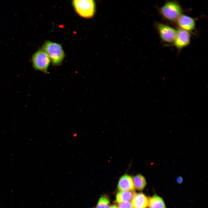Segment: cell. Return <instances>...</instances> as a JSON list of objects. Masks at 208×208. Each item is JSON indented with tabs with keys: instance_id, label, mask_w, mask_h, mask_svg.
I'll return each mask as SVG.
<instances>
[{
	"instance_id": "6da1fadb",
	"label": "cell",
	"mask_w": 208,
	"mask_h": 208,
	"mask_svg": "<svg viewBox=\"0 0 208 208\" xmlns=\"http://www.w3.org/2000/svg\"><path fill=\"white\" fill-rule=\"evenodd\" d=\"M159 14L164 19L170 22H176L182 14L183 10L180 4L176 1L166 2L159 9Z\"/></svg>"
},
{
	"instance_id": "7a4b0ae2",
	"label": "cell",
	"mask_w": 208,
	"mask_h": 208,
	"mask_svg": "<svg viewBox=\"0 0 208 208\" xmlns=\"http://www.w3.org/2000/svg\"><path fill=\"white\" fill-rule=\"evenodd\" d=\"M40 49L47 54L53 65L58 66L62 64L65 55L61 44L47 41Z\"/></svg>"
},
{
	"instance_id": "3957f363",
	"label": "cell",
	"mask_w": 208,
	"mask_h": 208,
	"mask_svg": "<svg viewBox=\"0 0 208 208\" xmlns=\"http://www.w3.org/2000/svg\"><path fill=\"white\" fill-rule=\"evenodd\" d=\"M74 8L80 16L90 18L94 15L95 10V3L92 0H75L72 1Z\"/></svg>"
},
{
	"instance_id": "277c9868",
	"label": "cell",
	"mask_w": 208,
	"mask_h": 208,
	"mask_svg": "<svg viewBox=\"0 0 208 208\" xmlns=\"http://www.w3.org/2000/svg\"><path fill=\"white\" fill-rule=\"evenodd\" d=\"M32 66L35 70L48 73L51 60L46 53L40 49L35 52L31 58Z\"/></svg>"
},
{
	"instance_id": "5b68a950",
	"label": "cell",
	"mask_w": 208,
	"mask_h": 208,
	"mask_svg": "<svg viewBox=\"0 0 208 208\" xmlns=\"http://www.w3.org/2000/svg\"><path fill=\"white\" fill-rule=\"evenodd\" d=\"M155 25L162 41L168 44L173 43L177 30L169 25L160 23L157 22Z\"/></svg>"
},
{
	"instance_id": "8992f818",
	"label": "cell",
	"mask_w": 208,
	"mask_h": 208,
	"mask_svg": "<svg viewBox=\"0 0 208 208\" xmlns=\"http://www.w3.org/2000/svg\"><path fill=\"white\" fill-rule=\"evenodd\" d=\"M190 40L191 35L189 32L179 28L177 30L176 35L173 44L177 49L180 50L188 46Z\"/></svg>"
},
{
	"instance_id": "52a82bcc",
	"label": "cell",
	"mask_w": 208,
	"mask_h": 208,
	"mask_svg": "<svg viewBox=\"0 0 208 208\" xmlns=\"http://www.w3.org/2000/svg\"><path fill=\"white\" fill-rule=\"evenodd\" d=\"M196 21L194 18L182 14L176 22L179 28L189 32L194 31L196 27Z\"/></svg>"
},
{
	"instance_id": "ba28073f",
	"label": "cell",
	"mask_w": 208,
	"mask_h": 208,
	"mask_svg": "<svg viewBox=\"0 0 208 208\" xmlns=\"http://www.w3.org/2000/svg\"><path fill=\"white\" fill-rule=\"evenodd\" d=\"M118 188L120 191L135 190L131 177L127 174L122 176L118 181Z\"/></svg>"
},
{
	"instance_id": "9c48e42d",
	"label": "cell",
	"mask_w": 208,
	"mask_h": 208,
	"mask_svg": "<svg viewBox=\"0 0 208 208\" xmlns=\"http://www.w3.org/2000/svg\"><path fill=\"white\" fill-rule=\"evenodd\" d=\"M149 197L142 193L135 194L131 200L133 208H147Z\"/></svg>"
},
{
	"instance_id": "30bf717a",
	"label": "cell",
	"mask_w": 208,
	"mask_h": 208,
	"mask_svg": "<svg viewBox=\"0 0 208 208\" xmlns=\"http://www.w3.org/2000/svg\"><path fill=\"white\" fill-rule=\"evenodd\" d=\"M136 193L135 190L120 191L116 196V200L118 203L123 202H130L132 200Z\"/></svg>"
},
{
	"instance_id": "8fae6325",
	"label": "cell",
	"mask_w": 208,
	"mask_h": 208,
	"mask_svg": "<svg viewBox=\"0 0 208 208\" xmlns=\"http://www.w3.org/2000/svg\"><path fill=\"white\" fill-rule=\"evenodd\" d=\"M149 208H167L163 199L157 194L149 197Z\"/></svg>"
},
{
	"instance_id": "7c38bea8",
	"label": "cell",
	"mask_w": 208,
	"mask_h": 208,
	"mask_svg": "<svg viewBox=\"0 0 208 208\" xmlns=\"http://www.w3.org/2000/svg\"><path fill=\"white\" fill-rule=\"evenodd\" d=\"M132 180L135 189L138 191H142L145 187L146 182L145 177L139 174L133 176Z\"/></svg>"
},
{
	"instance_id": "4fadbf2b",
	"label": "cell",
	"mask_w": 208,
	"mask_h": 208,
	"mask_svg": "<svg viewBox=\"0 0 208 208\" xmlns=\"http://www.w3.org/2000/svg\"><path fill=\"white\" fill-rule=\"evenodd\" d=\"M109 199L107 195H102L99 199L96 208H109Z\"/></svg>"
},
{
	"instance_id": "5bb4252c",
	"label": "cell",
	"mask_w": 208,
	"mask_h": 208,
	"mask_svg": "<svg viewBox=\"0 0 208 208\" xmlns=\"http://www.w3.org/2000/svg\"><path fill=\"white\" fill-rule=\"evenodd\" d=\"M117 207L118 208H133L131 203L129 201L119 203Z\"/></svg>"
},
{
	"instance_id": "9a60e30c",
	"label": "cell",
	"mask_w": 208,
	"mask_h": 208,
	"mask_svg": "<svg viewBox=\"0 0 208 208\" xmlns=\"http://www.w3.org/2000/svg\"><path fill=\"white\" fill-rule=\"evenodd\" d=\"M109 208H118V207L115 205H111Z\"/></svg>"
}]
</instances>
